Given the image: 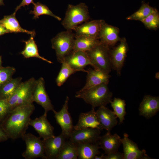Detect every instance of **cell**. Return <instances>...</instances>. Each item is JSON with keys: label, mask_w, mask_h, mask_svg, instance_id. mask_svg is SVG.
I'll return each instance as SVG.
<instances>
[{"label": "cell", "mask_w": 159, "mask_h": 159, "mask_svg": "<svg viewBox=\"0 0 159 159\" xmlns=\"http://www.w3.org/2000/svg\"><path fill=\"white\" fill-rule=\"evenodd\" d=\"M87 128H97L102 130L101 126L95 108H92L90 111L80 114L78 123L74 126V130H79Z\"/></svg>", "instance_id": "ac0fdd59"}, {"label": "cell", "mask_w": 159, "mask_h": 159, "mask_svg": "<svg viewBox=\"0 0 159 159\" xmlns=\"http://www.w3.org/2000/svg\"><path fill=\"white\" fill-rule=\"evenodd\" d=\"M102 20H93L79 25L73 30L75 32V35L98 38Z\"/></svg>", "instance_id": "7402d4cb"}, {"label": "cell", "mask_w": 159, "mask_h": 159, "mask_svg": "<svg viewBox=\"0 0 159 159\" xmlns=\"http://www.w3.org/2000/svg\"><path fill=\"white\" fill-rule=\"evenodd\" d=\"M69 99V97L67 96L59 111L57 112L54 110L53 112L56 121L62 129V133L67 139L69 138L74 129L72 119L68 111Z\"/></svg>", "instance_id": "ba28073f"}, {"label": "cell", "mask_w": 159, "mask_h": 159, "mask_svg": "<svg viewBox=\"0 0 159 159\" xmlns=\"http://www.w3.org/2000/svg\"><path fill=\"white\" fill-rule=\"evenodd\" d=\"M16 71L15 68L13 67L0 66V87L12 78Z\"/></svg>", "instance_id": "836d02e7"}, {"label": "cell", "mask_w": 159, "mask_h": 159, "mask_svg": "<svg viewBox=\"0 0 159 159\" xmlns=\"http://www.w3.org/2000/svg\"><path fill=\"white\" fill-rule=\"evenodd\" d=\"M77 144L78 159H94L95 156L100 153L99 150L100 148L98 142Z\"/></svg>", "instance_id": "cb8c5ba5"}, {"label": "cell", "mask_w": 159, "mask_h": 159, "mask_svg": "<svg viewBox=\"0 0 159 159\" xmlns=\"http://www.w3.org/2000/svg\"><path fill=\"white\" fill-rule=\"evenodd\" d=\"M119 44L110 50V58L112 69L116 71L119 75L121 74L124 66L128 46L125 37L121 38Z\"/></svg>", "instance_id": "30bf717a"}, {"label": "cell", "mask_w": 159, "mask_h": 159, "mask_svg": "<svg viewBox=\"0 0 159 159\" xmlns=\"http://www.w3.org/2000/svg\"><path fill=\"white\" fill-rule=\"evenodd\" d=\"M34 3L33 0H22L20 4L16 8L14 12L16 13V11L21 7H25L26 6H28L31 4H32L34 5Z\"/></svg>", "instance_id": "8d00e7d4"}, {"label": "cell", "mask_w": 159, "mask_h": 159, "mask_svg": "<svg viewBox=\"0 0 159 159\" xmlns=\"http://www.w3.org/2000/svg\"><path fill=\"white\" fill-rule=\"evenodd\" d=\"M21 138L26 145V149L22 154L25 159L37 158L46 159L43 140L30 133H25Z\"/></svg>", "instance_id": "52a82bcc"}, {"label": "cell", "mask_w": 159, "mask_h": 159, "mask_svg": "<svg viewBox=\"0 0 159 159\" xmlns=\"http://www.w3.org/2000/svg\"><path fill=\"white\" fill-rule=\"evenodd\" d=\"M86 83L80 90H86L102 84H108L111 76L97 69L90 68L87 72Z\"/></svg>", "instance_id": "d6986e66"}, {"label": "cell", "mask_w": 159, "mask_h": 159, "mask_svg": "<svg viewBox=\"0 0 159 159\" xmlns=\"http://www.w3.org/2000/svg\"><path fill=\"white\" fill-rule=\"evenodd\" d=\"M64 62L77 72H87L84 68L90 65L92 67L89 58L86 52L73 51L65 58Z\"/></svg>", "instance_id": "5bb4252c"}, {"label": "cell", "mask_w": 159, "mask_h": 159, "mask_svg": "<svg viewBox=\"0 0 159 159\" xmlns=\"http://www.w3.org/2000/svg\"><path fill=\"white\" fill-rule=\"evenodd\" d=\"M4 5V0H0V6Z\"/></svg>", "instance_id": "60d3db41"}, {"label": "cell", "mask_w": 159, "mask_h": 159, "mask_svg": "<svg viewBox=\"0 0 159 159\" xmlns=\"http://www.w3.org/2000/svg\"><path fill=\"white\" fill-rule=\"evenodd\" d=\"M36 80L32 77L22 82L12 96L6 100L10 111L22 105L33 103V93Z\"/></svg>", "instance_id": "5b68a950"}, {"label": "cell", "mask_w": 159, "mask_h": 159, "mask_svg": "<svg viewBox=\"0 0 159 159\" xmlns=\"http://www.w3.org/2000/svg\"><path fill=\"white\" fill-rule=\"evenodd\" d=\"M110 47L100 42L86 52L94 69L109 74L112 69Z\"/></svg>", "instance_id": "3957f363"}, {"label": "cell", "mask_w": 159, "mask_h": 159, "mask_svg": "<svg viewBox=\"0 0 159 159\" xmlns=\"http://www.w3.org/2000/svg\"><path fill=\"white\" fill-rule=\"evenodd\" d=\"M74 51L86 52L100 42L98 38L83 36H75Z\"/></svg>", "instance_id": "d4e9b609"}, {"label": "cell", "mask_w": 159, "mask_h": 159, "mask_svg": "<svg viewBox=\"0 0 159 159\" xmlns=\"http://www.w3.org/2000/svg\"><path fill=\"white\" fill-rule=\"evenodd\" d=\"M158 73H157L156 74V75H155V76H156V77H156V78H157V79H158V76H159V74H158Z\"/></svg>", "instance_id": "7bdbcfd3"}, {"label": "cell", "mask_w": 159, "mask_h": 159, "mask_svg": "<svg viewBox=\"0 0 159 159\" xmlns=\"http://www.w3.org/2000/svg\"><path fill=\"white\" fill-rule=\"evenodd\" d=\"M66 139L61 133L57 136L43 140L46 159H56Z\"/></svg>", "instance_id": "4fadbf2b"}, {"label": "cell", "mask_w": 159, "mask_h": 159, "mask_svg": "<svg viewBox=\"0 0 159 159\" xmlns=\"http://www.w3.org/2000/svg\"><path fill=\"white\" fill-rule=\"evenodd\" d=\"M16 14L14 12L10 15L4 16L2 19L0 20V23L6 29L8 33H25L34 37L36 34L35 31H28L22 28L16 17Z\"/></svg>", "instance_id": "603a6c76"}, {"label": "cell", "mask_w": 159, "mask_h": 159, "mask_svg": "<svg viewBox=\"0 0 159 159\" xmlns=\"http://www.w3.org/2000/svg\"><path fill=\"white\" fill-rule=\"evenodd\" d=\"M10 111L6 100H0V123Z\"/></svg>", "instance_id": "e575fe53"}, {"label": "cell", "mask_w": 159, "mask_h": 159, "mask_svg": "<svg viewBox=\"0 0 159 159\" xmlns=\"http://www.w3.org/2000/svg\"><path fill=\"white\" fill-rule=\"evenodd\" d=\"M75 39V34L67 30L59 32L52 39V48L59 63L64 62L65 57L74 51Z\"/></svg>", "instance_id": "277c9868"}, {"label": "cell", "mask_w": 159, "mask_h": 159, "mask_svg": "<svg viewBox=\"0 0 159 159\" xmlns=\"http://www.w3.org/2000/svg\"><path fill=\"white\" fill-rule=\"evenodd\" d=\"M100 124L103 129L110 131L117 124V117L112 111L105 106L99 107L96 111Z\"/></svg>", "instance_id": "44dd1931"}, {"label": "cell", "mask_w": 159, "mask_h": 159, "mask_svg": "<svg viewBox=\"0 0 159 159\" xmlns=\"http://www.w3.org/2000/svg\"><path fill=\"white\" fill-rule=\"evenodd\" d=\"M90 18L88 7L85 3L76 5L70 4L62 24L66 30L72 31L79 24L87 21Z\"/></svg>", "instance_id": "8992f818"}, {"label": "cell", "mask_w": 159, "mask_h": 159, "mask_svg": "<svg viewBox=\"0 0 159 159\" xmlns=\"http://www.w3.org/2000/svg\"><path fill=\"white\" fill-rule=\"evenodd\" d=\"M119 32L118 27L108 24L103 20L98 38L101 42L110 47L120 40Z\"/></svg>", "instance_id": "9a60e30c"}, {"label": "cell", "mask_w": 159, "mask_h": 159, "mask_svg": "<svg viewBox=\"0 0 159 159\" xmlns=\"http://www.w3.org/2000/svg\"><path fill=\"white\" fill-rule=\"evenodd\" d=\"M104 154H102L100 156L96 155L94 157V159H104Z\"/></svg>", "instance_id": "ab89813d"}, {"label": "cell", "mask_w": 159, "mask_h": 159, "mask_svg": "<svg viewBox=\"0 0 159 159\" xmlns=\"http://www.w3.org/2000/svg\"><path fill=\"white\" fill-rule=\"evenodd\" d=\"M121 138V143L123 149V159H152L143 149L140 150L135 142L130 139L127 134L125 133Z\"/></svg>", "instance_id": "7c38bea8"}, {"label": "cell", "mask_w": 159, "mask_h": 159, "mask_svg": "<svg viewBox=\"0 0 159 159\" xmlns=\"http://www.w3.org/2000/svg\"><path fill=\"white\" fill-rule=\"evenodd\" d=\"M25 44L24 49L21 53L24 58H29L31 57H36L42 59L49 63L52 64V62L39 54L37 46L34 39V37L31 36L30 38L27 41H23Z\"/></svg>", "instance_id": "4316f807"}, {"label": "cell", "mask_w": 159, "mask_h": 159, "mask_svg": "<svg viewBox=\"0 0 159 159\" xmlns=\"http://www.w3.org/2000/svg\"><path fill=\"white\" fill-rule=\"evenodd\" d=\"M62 64L61 69L56 80L59 87L62 85L70 75L77 72L66 62H64Z\"/></svg>", "instance_id": "4dcf8cb0"}, {"label": "cell", "mask_w": 159, "mask_h": 159, "mask_svg": "<svg viewBox=\"0 0 159 159\" xmlns=\"http://www.w3.org/2000/svg\"><path fill=\"white\" fill-rule=\"evenodd\" d=\"M100 130L92 128L74 129L69 139L76 144L97 143L98 142L101 137Z\"/></svg>", "instance_id": "9c48e42d"}, {"label": "cell", "mask_w": 159, "mask_h": 159, "mask_svg": "<svg viewBox=\"0 0 159 159\" xmlns=\"http://www.w3.org/2000/svg\"><path fill=\"white\" fill-rule=\"evenodd\" d=\"M8 139L7 135L0 127V143L6 141Z\"/></svg>", "instance_id": "74e56055"}, {"label": "cell", "mask_w": 159, "mask_h": 159, "mask_svg": "<svg viewBox=\"0 0 159 159\" xmlns=\"http://www.w3.org/2000/svg\"><path fill=\"white\" fill-rule=\"evenodd\" d=\"M157 10L148 4L143 2L139 9L126 18L127 20H138L141 21L150 14Z\"/></svg>", "instance_id": "f1b7e54d"}, {"label": "cell", "mask_w": 159, "mask_h": 159, "mask_svg": "<svg viewBox=\"0 0 159 159\" xmlns=\"http://www.w3.org/2000/svg\"><path fill=\"white\" fill-rule=\"evenodd\" d=\"M98 143L100 148L107 154L118 151L122 144L121 138L117 134L112 135L108 131L100 137Z\"/></svg>", "instance_id": "ffe728a7"}, {"label": "cell", "mask_w": 159, "mask_h": 159, "mask_svg": "<svg viewBox=\"0 0 159 159\" xmlns=\"http://www.w3.org/2000/svg\"><path fill=\"white\" fill-rule=\"evenodd\" d=\"M8 33L6 29L0 23V36L5 34Z\"/></svg>", "instance_id": "f35d334b"}, {"label": "cell", "mask_w": 159, "mask_h": 159, "mask_svg": "<svg viewBox=\"0 0 159 159\" xmlns=\"http://www.w3.org/2000/svg\"><path fill=\"white\" fill-rule=\"evenodd\" d=\"M110 103L113 112L119 120V124L123 123L126 113L125 101L120 98L115 97Z\"/></svg>", "instance_id": "f546056e"}, {"label": "cell", "mask_w": 159, "mask_h": 159, "mask_svg": "<svg viewBox=\"0 0 159 159\" xmlns=\"http://www.w3.org/2000/svg\"><path fill=\"white\" fill-rule=\"evenodd\" d=\"M123 153L118 151L107 154L104 156V159H123Z\"/></svg>", "instance_id": "d590c367"}, {"label": "cell", "mask_w": 159, "mask_h": 159, "mask_svg": "<svg viewBox=\"0 0 159 159\" xmlns=\"http://www.w3.org/2000/svg\"><path fill=\"white\" fill-rule=\"evenodd\" d=\"M159 110V97L144 96L139 107L140 115L149 119L155 115Z\"/></svg>", "instance_id": "e0dca14e"}, {"label": "cell", "mask_w": 159, "mask_h": 159, "mask_svg": "<svg viewBox=\"0 0 159 159\" xmlns=\"http://www.w3.org/2000/svg\"><path fill=\"white\" fill-rule=\"evenodd\" d=\"M141 21L148 29H157L159 26V14L158 10L150 14Z\"/></svg>", "instance_id": "d6a6232c"}, {"label": "cell", "mask_w": 159, "mask_h": 159, "mask_svg": "<svg viewBox=\"0 0 159 159\" xmlns=\"http://www.w3.org/2000/svg\"><path fill=\"white\" fill-rule=\"evenodd\" d=\"M22 78H12L0 87V100H7L14 94L22 82Z\"/></svg>", "instance_id": "484cf974"}, {"label": "cell", "mask_w": 159, "mask_h": 159, "mask_svg": "<svg viewBox=\"0 0 159 159\" xmlns=\"http://www.w3.org/2000/svg\"><path fill=\"white\" fill-rule=\"evenodd\" d=\"M35 109L32 103L18 107L10 111L0 123L9 139L21 138L28 128L31 116Z\"/></svg>", "instance_id": "6da1fadb"}, {"label": "cell", "mask_w": 159, "mask_h": 159, "mask_svg": "<svg viewBox=\"0 0 159 159\" xmlns=\"http://www.w3.org/2000/svg\"><path fill=\"white\" fill-rule=\"evenodd\" d=\"M113 94L110 91L108 84H102L88 89L76 92L75 97L82 99L92 108L105 106L112 100Z\"/></svg>", "instance_id": "7a4b0ae2"}, {"label": "cell", "mask_w": 159, "mask_h": 159, "mask_svg": "<svg viewBox=\"0 0 159 159\" xmlns=\"http://www.w3.org/2000/svg\"><path fill=\"white\" fill-rule=\"evenodd\" d=\"M2 61L1 57V56H0V66H2Z\"/></svg>", "instance_id": "b9f144b4"}, {"label": "cell", "mask_w": 159, "mask_h": 159, "mask_svg": "<svg viewBox=\"0 0 159 159\" xmlns=\"http://www.w3.org/2000/svg\"><path fill=\"white\" fill-rule=\"evenodd\" d=\"M78 155L77 144L69 140L66 141L56 159H77Z\"/></svg>", "instance_id": "83f0119b"}, {"label": "cell", "mask_w": 159, "mask_h": 159, "mask_svg": "<svg viewBox=\"0 0 159 159\" xmlns=\"http://www.w3.org/2000/svg\"><path fill=\"white\" fill-rule=\"evenodd\" d=\"M44 79L41 77L36 80L34 90L33 100L37 104L40 105L44 110V113L47 114L48 112L55 110L51 101L46 92Z\"/></svg>", "instance_id": "8fae6325"}, {"label": "cell", "mask_w": 159, "mask_h": 159, "mask_svg": "<svg viewBox=\"0 0 159 159\" xmlns=\"http://www.w3.org/2000/svg\"><path fill=\"white\" fill-rule=\"evenodd\" d=\"M34 10L31 11L30 13L34 14V19L38 18L41 15H47L53 17L58 21L62 20L61 18L54 14L46 5L39 2L34 3Z\"/></svg>", "instance_id": "1f68e13d"}, {"label": "cell", "mask_w": 159, "mask_h": 159, "mask_svg": "<svg viewBox=\"0 0 159 159\" xmlns=\"http://www.w3.org/2000/svg\"><path fill=\"white\" fill-rule=\"evenodd\" d=\"M47 114L44 113L39 117L31 119L29 122V125L32 127L44 140L55 136L54 128L48 120Z\"/></svg>", "instance_id": "2e32d148"}]
</instances>
